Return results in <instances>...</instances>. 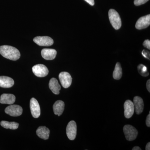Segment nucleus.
Listing matches in <instances>:
<instances>
[{
	"label": "nucleus",
	"mask_w": 150,
	"mask_h": 150,
	"mask_svg": "<svg viewBox=\"0 0 150 150\" xmlns=\"http://www.w3.org/2000/svg\"><path fill=\"white\" fill-rule=\"evenodd\" d=\"M124 115L127 118H130L133 116L134 111H135V107L134 103L131 100H126L124 103Z\"/></svg>",
	"instance_id": "9d476101"
},
{
	"label": "nucleus",
	"mask_w": 150,
	"mask_h": 150,
	"mask_svg": "<svg viewBox=\"0 0 150 150\" xmlns=\"http://www.w3.org/2000/svg\"><path fill=\"white\" fill-rule=\"evenodd\" d=\"M146 150H150V143L149 142L147 144L146 146Z\"/></svg>",
	"instance_id": "cd10ccee"
},
{
	"label": "nucleus",
	"mask_w": 150,
	"mask_h": 150,
	"mask_svg": "<svg viewBox=\"0 0 150 150\" xmlns=\"http://www.w3.org/2000/svg\"><path fill=\"white\" fill-rule=\"evenodd\" d=\"M16 97L12 94L4 93L0 97V103L11 105L15 102Z\"/></svg>",
	"instance_id": "4468645a"
},
{
	"label": "nucleus",
	"mask_w": 150,
	"mask_h": 150,
	"mask_svg": "<svg viewBox=\"0 0 150 150\" xmlns=\"http://www.w3.org/2000/svg\"><path fill=\"white\" fill-rule=\"evenodd\" d=\"M142 54L145 58L150 60V54L149 51L144 50L142 52Z\"/></svg>",
	"instance_id": "5701e85b"
},
{
	"label": "nucleus",
	"mask_w": 150,
	"mask_h": 150,
	"mask_svg": "<svg viewBox=\"0 0 150 150\" xmlns=\"http://www.w3.org/2000/svg\"><path fill=\"white\" fill-rule=\"evenodd\" d=\"M5 112L11 116L16 117L22 114V108L17 105H12L6 108Z\"/></svg>",
	"instance_id": "39448f33"
},
{
	"label": "nucleus",
	"mask_w": 150,
	"mask_h": 150,
	"mask_svg": "<svg viewBox=\"0 0 150 150\" xmlns=\"http://www.w3.org/2000/svg\"><path fill=\"white\" fill-rule=\"evenodd\" d=\"M33 41L40 46H51L54 43V40L48 36H37L33 38Z\"/></svg>",
	"instance_id": "0eeeda50"
},
{
	"label": "nucleus",
	"mask_w": 150,
	"mask_h": 150,
	"mask_svg": "<svg viewBox=\"0 0 150 150\" xmlns=\"http://www.w3.org/2000/svg\"><path fill=\"white\" fill-rule=\"evenodd\" d=\"M143 45L146 48H147L149 50L150 49V41L149 40H146L144 41Z\"/></svg>",
	"instance_id": "b1692460"
},
{
	"label": "nucleus",
	"mask_w": 150,
	"mask_h": 150,
	"mask_svg": "<svg viewBox=\"0 0 150 150\" xmlns=\"http://www.w3.org/2000/svg\"><path fill=\"white\" fill-rule=\"evenodd\" d=\"M0 54L6 59L12 61L18 60L21 56L19 51L17 48L8 45L0 46Z\"/></svg>",
	"instance_id": "f257e3e1"
},
{
	"label": "nucleus",
	"mask_w": 150,
	"mask_h": 150,
	"mask_svg": "<svg viewBox=\"0 0 150 150\" xmlns=\"http://www.w3.org/2000/svg\"><path fill=\"white\" fill-rule=\"evenodd\" d=\"M33 74L38 77H44L48 75V70L46 66L43 64H37L32 68Z\"/></svg>",
	"instance_id": "20e7f679"
},
{
	"label": "nucleus",
	"mask_w": 150,
	"mask_h": 150,
	"mask_svg": "<svg viewBox=\"0 0 150 150\" xmlns=\"http://www.w3.org/2000/svg\"><path fill=\"white\" fill-rule=\"evenodd\" d=\"M30 109L33 117L38 118L40 116V105L37 100L33 98L30 100Z\"/></svg>",
	"instance_id": "1a4fd4ad"
},
{
	"label": "nucleus",
	"mask_w": 150,
	"mask_h": 150,
	"mask_svg": "<svg viewBox=\"0 0 150 150\" xmlns=\"http://www.w3.org/2000/svg\"><path fill=\"white\" fill-rule=\"evenodd\" d=\"M132 150H142V149H141L139 147V146H135L133 148V149H132Z\"/></svg>",
	"instance_id": "c85d7f7f"
},
{
	"label": "nucleus",
	"mask_w": 150,
	"mask_h": 150,
	"mask_svg": "<svg viewBox=\"0 0 150 150\" xmlns=\"http://www.w3.org/2000/svg\"><path fill=\"white\" fill-rule=\"evenodd\" d=\"M123 130L126 139L128 141H132L136 139L138 132L135 127L131 125H126L123 127Z\"/></svg>",
	"instance_id": "7ed1b4c3"
},
{
	"label": "nucleus",
	"mask_w": 150,
	"mask_h": 150,
	"mask_svg": "<svg viewBox=\"0 0 150 150\" xmlns=\"http://www.w3.org/2000/svg\"><path fill=\"white\" fill-rule=\"evenodd\" d=\"M85 1L91 6H93L94 5V0H85Z\"/></svg>",
	"instance_id": "a878e982"
},
{
	"label": "nucleus",
	"mask_w": 150,
	"mask_h": 150,
	"mask_svg": "<svg viewBox=\"0 0 150 150\" xmlns=\"http://www.w3.org/2000/svg\"><path fill=\"white\" fill-rule=\"evenodd\" d=\"M108 16L110 23L115 30L120 29L121 26V20L118 13L113 9L108 12Z\"/></svg>",
	"instance_id": "f03ea898"
},
{
	"label": "nucleus",
	"mask_w": 150,
	"mask_h": 150,
	"mask_svg": "<svg viewBox=\"0 0 150 150\" xmlns=\"http://www.w3.org/2000/svg\"><path fill=\"white\" fill-rule=\"evenodd\" d=\"M41 54L43 59L47 60H52L56 58L57 52L55 49L44 48L41 51Z\"/></svg>",
	"instance_id": "f8f14e48"
},
{
	"label": "nucleus",
	"mask_w": 150,
	"mask_h": 150,
	"mask_svg": "<svg viewBox=\"0 0 150 150\" xmlns=\"http://www.w3.org/2000/svg\"><path fill=\"white\" fill-rule=\"evenodd\" d=\"M49 87L52 92L55 94L58 95L60 93L61 87L56 78H53L50 80L49 83Z\"/></svg>",
	"instance_id": "dca6fc26"
},
{
	"label": "nucleus",
	"mask_w": 150,
	"mask_h": 150,
	"mask_svg": "<svg viewBox=\"0 0 150 150\" xmlns=\"http://www.w3.org/2000/svg\"><path fill=\"white\" fill-rule=\"evenodd\" d=\"M1 125L6 129H10L15 130L17 129L19 126L18 123L15 122H8L3 121L1 122Z\"/></svg>",
	"instance_id": "6ab92c4d"
},
{
	"label": "nucleus",
	"mask_w": 150,
	"mask_h": 150,
	"mask_svg": "<svg viewBox=\"0 0 150 150\" xmlns=\"http://www.w3.org/2000/svg\"><path fill=\"white\" fill-rule=\"evenodd\" d=\"M146 88L149 92H150V80H148L146 83Z\"/></svg>",
	"instance_id": "bb28decb"
},
{
	"label": "nucleus",
	"mask_w": 150,
	"mask_h": 150,
	"mask_svg": "<svg viewBox=\"0 0 150 150\" xmlns=\"http://www.w3.org/2000/svg\"><path fill=\"white\" fill-rule=\"evenodd\" d=\"M138 70L139 73L143 76L146 77L149 76V73L147 68L144 65H139L138 67Z\"/></svg>",
	"instance_id": "412c9836"
},
{
	"label": "nucleus",
	"mask_w": 150,
	"mask_h": 150,
	"mask_svg": "<svg viewBox=\"0 0 150 150\" xmlns=\"http://www.w3.org/2000/svg\"><path fill=\"white\" fill-rule=\"evenodd\" d=\"M133 102L137 114H140L142 113L144 110V103L142 98L139 96H135Z\"/></svg>",
	"instance_id": "ddd939ff"
},
{
	"label": "nucleus",
	"mask_w": 150,
	"mask_h": 150,
	"mask_svg": "<svg viewBox=\"0 0 150 150\" xmlns=\"http://www.w3.org/2000/svg\"><path fill=\"white\" fill-rule=\"evenodd\" d=\"M77 134V126L74 121H70L67 127V134L68 138L71 140H74Z\"/></svg>",
	"instance_id": "6e6552de"
},
{
	"label": "nucleus",
	"mask_w": 150,
	"mask_h": 150,
	"mask_svg": "<svg viewBox=\"0 0 150 150\" xmlns=\"http://www.w3.org/2000/svg\"><path fill=\"white\" fill-rule=\"evenodd\" d=\"M122 76V69L120 63H116L113 73V77L115 80H119Z\"/></svg>",
	"instance_id": "aec40b11"
},
{
	"label": "nucleus",
	"mask_w": 150,
	"mask_h": 150,
	"mask_svg": "<svg viewBox=\"0 0 150 150\" xmlns=\"http://www.w3.org/2000/svg\"><path fill=\"white\" fill-rule=\"evenodd\" d=\"M59 79L62 86L65 88L69 87L72 83V78L67 72H62L59 74Z\"/></svg>",
	"instance_id": "423d86ee"
},
{
	"label": "nucleus",
	"mask_w": 150,
	"mask_h": 150,
	"mask_svg": "<svg viewBox=\"0 0 150 150\" xmlns=\"http://www.w3.org/2000/svg\"><path fill=\"white\" fill-rule=\"evenodd\" d=\"M65 103L64 101L59 100L56 101L53 105V110L55 115L60 116L64 110Z\"/></svg>",
	"instance_id": "f3484780"
},
{
	"label": "nucleus",
	"mask_w": 150,
	"mask_h": 150,
	"mask_svg": "<svg viewBox=\"0 0 150 150\" xmlns=\"http://www.w3.org/2000/svg\"><path fill=\"white\" fill-rule=\"evenodd\" d=\"M14 81L12 78L6 76H0V87L10 88L13 86Z\"/></svg>",
	"instance_id": "2eb2a0df"
},
{
	"label": "nucleus",
	"mask_w": 150,
	"mask_h": 150,
	"mask_svg": "<svg viewBox=\"0 0 150 150\" xmlns=\"http://www.w3.org/2000/svg\"><path fill=\"white\" fill-rule=\"evenodd\" d=\"M36 134L41 139L47 140L49 138L50 130L46 126H40L36 130Z\"/></svg>",
	"instance_id": "a211bd4d"
},
{
	"label": "nucleus",
	"mask_w": 150,
	"mask_h": 150,
	"mask_svg": "<svg viewBox=\"0 0 150 150\" xmlns=\"http://www.w3.org/2000/svg\"><path fill=\"white\" fill-rule=\"evenodd\" d=\"M149 1V0H134V4L135 5L137 6L142 5Z\"/></svg>",
	"instance_id": "4be33fe9"
},
{
	"label": "nucleus",
	"mask_w": 150,
	"mask_h": 150,
	"mask_svg": "<svg viewBox=\"0 0 150 150\" xmlns=\"http://www.w3.org/2000/svg\"><path fill=\"white\" fill-rule=\"evenodd\" d=\"M150 24V15L142 17L138 21L136 24L137 29L141 30L146 28Z\"/></svg>",
	"instance_id": "9b49d317"
},
{
	"label": "nucleus",
	"mask_w": 150,
	"mask_h": 150,
	"mask_svg": "<svg viewBox=\"0 0 150 150\" xmlns=\"http://www.w3.org/2000/svg\"><path fill=\"white\" fill-rule=\"evenodd\" d=\"M146 124L148 127H150V112L147 116L146 119Z\"/></svg>",
	"instance_id": "393cba45"
}]
</instances>
